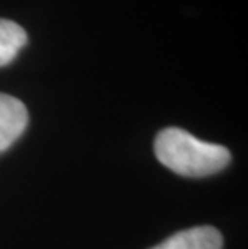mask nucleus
<instances>
[{
	"label": "nucleus",
	"instance_id": "obj_1",
	"mask_svg": "<svg viewBox=\"0 0 248 249\" xmlns=\"http://www.w3.org/2000/svg\"><path fill=\"white\" fill-rule=\"evenodd\" d=\"M155 155L163 166L184 177L213 176L230 162V153L226 146L198 140L179 127L158 132Z\"/></svg>",
	"mask_w": 248,
	"mask_h": 249
},
{
	"label": "nucleus",
	"instance_id": "obj_3",
	"mask_svg": "<svg viewBox=\"0 0 248 249\" xmlns=\"http://www.w3.org/2000/svg\"><path fill=\"white\" fill-rule=\"evenodd\" d=\"M223 235L211 225H202L177 231L150 249H221Z\"/></svg>",
	"mask_w": 248,
	"mask_h": 249
},
{
	"label": "nucleus",
	"instance_id": "obj_4",
	"mask_svg": "<svg viewBox=\"0 0 248 249\" xmlns=\"http://www.w3.org/2000/svg\"><path fill=\"white\" fill-rule=\"evenodd\" d=\"M28 42L26 31L10 19H0V68L10 65Z\"/></svg>",
	"mask_w": 248,
	"mask_h": 249
},
{
	"label": "nucleus",
	"instance_id": "obj_2",
	"mask_svg": "<svg viewBox=\"0 0 248 249\" xmlns=\"http://www.w3.org/2000/svg\"><path fill=\"white\" fill-rule=\"evenodd\" d=\"M28 109L21 100L0 93V153L17 142L28 125Z\"/></svg>",
	"mask_w": 248,
	"mask_h": 249
}]
</instances>
